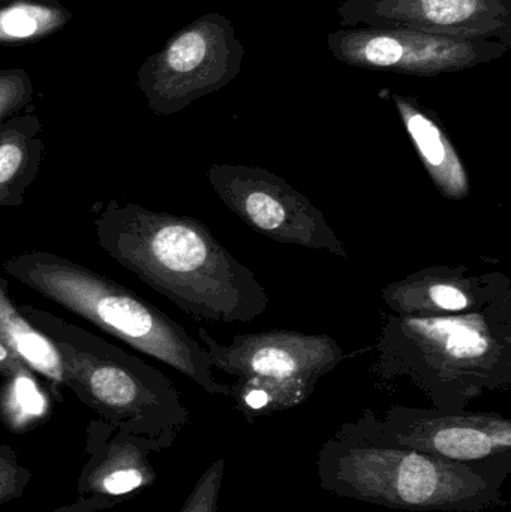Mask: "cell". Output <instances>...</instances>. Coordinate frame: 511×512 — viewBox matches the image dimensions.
<instances>
[{"label": "cell", "mask_w": 511, "mask_h": 512, "mask_svg": "<svg viewBox=\"0 0 511 512\" xmlns=\"http://www.w3.org/2000/svg\"><path fill=\"white\" fill-rule=\"evenodd\" d=\"M164 439L132 435L93 418L86 429L87 460L78 477V498L104 499L116 505L131 501L158 480L150 457L173 447Z\"/></svg>", "instance_id": "10"}, {"label": "cell", "mask_w": 511, "mask_h": 512, "mask_svg": "<svg viewBox=\"0 0 511 512\" xmlns=\"http://www.w3.org/2000/svg\"><path fill=\"white\" fill-rule=\"evenodd\" d=\"M224 474L225 459L215 460L198 478L179 512H218Z\"/></svg>", "instance_id": "18"}, {"label": "cell", "mask_w": 511, "mask_h": 512, "mask_svg": "<svg viewBox=\"0 0 511 512\" xmlns=\"http://www.w3.org/2000/svg\"><path fill=\"white\" fill-rule=\"evenodd\" d=\"M11 102L5 101V99H0V119H2L3 116H5L6 111L11 108Z\"/></svg>", "instance_id": "23"}, {"label": "cell", "mask_w": 511, "mask_h": 512, "mask_svg": "<svg viewBox=\"0 0 511 512\" xmlns=\"http://www.w3.org/2000/svg\"><path fill=\"white\" fill-rule=\"evenodd\" d=\"M0 336L18 360L50 384L53 396L62 400L65 388L62 358L54 343L18 309L9 294L8 282L0 276Z\"/></svg>", "instance_id": "14"}, {"label": "cell", "mask_w": 511, "mask_h": 512, "mask_svg": "<svg viewBox=\"0 0 511 512\" xmlns=\"http://www.w3.org/2000/svg\"><path fill=\"white\" fill-rule=\"evenodd\" d=\"M212 44L204 33L192 30L179 36L167 51V65L180 75L195 74L209 62Z\"/></svg>", "instance_id": "17"}, {"label": "cell", "mask_w": 511, "mask_h": 512, "mask_svg": "<svg viewBox=\"0 0 511 512\" xmlns=\"http://www.w3.org/2000/svg\"><path fill=\"white\" fill-rule=\"evenodd\" d=\"M42 152L36 126L27 122L0 126V209L23 206L41 171Z\"/></svg>", "instance_id": "15"}, {"label": "cell", "mask_w": 511, "mask_h": 512, "mask_svg": "<svg viewBox=\"0 0 511 512\" xmlns=\"http://www.w3.org/2000/svg\"><path fill=\"white\" fill-rule=\"evenodd\" d=\"M51 399L38 375L21 369L0 385V421L12 433H26L50 418Z\"/></svg>", "instance_id": "16"}, {"label": "cell", "mask_w": 511, "mask_h": 512, "mask_svg": "<svg viewBox=\"0 0 511 512\" xmlns=\"http://www.w3.org/2000/svg\"><path fill=\"white\" fill-rule=\"evenodd\" d=\"M32 480V472L21 465L17 451L0 444V505L20 499Z\"/></svg>", "instance_id": "19"}, {"label": "cell", "mask_w": 511, "mask_h": 512, "mask_svg": "<svg viewBox=\"0 0 511 512\" xmlns=\"http://www.w3.org/2000/svg\"><path fill=\"white\" fill-rule=\"evenodd\" d=\"M338 438L420 451L456 462H479L511 453V421L497 412H443L396 405L372 409L336 432Z\"/></svg>", "instance_id": "7"}, {"label": "cell", "mask_w": 511, "mask_h": 512, "mask_svg": "<svg viewBox=\"0 0 511 512\" xmlns=\"http://www.w3.org/2000/svg\"><path fill=\"white\" fill-rule=\"evenodd\" d=\"M2 27L6 35L27 38L36 32L38 24L23 9H12V11L6 12L5 17L2 18Z\"/></svg>", "instance_id": "20"}, {"label": "cell", "mask_w": 511, "mask_h": 512, "mask_svg": "<svg viewBox=\"0 0 511 512\" xmlns=\"http://www.w3.org/2000/svg\"><path fill=\"white\" fill-rule=\"evenodd\" d=\"M375 351L371 375L378 381H407L437 411H467L483 394L511 388V292L461 315L381 312Z\"/></svg>", "instance_id": "2"}, {"label": "cell", "mask_w": 511, "mask_h": 512, "mask_svg": "<svg viewBox=\"0 0 511 512\" xmlns=\"http://www.w3.org/2000/svg\"><path fill=\"white\" fill-rule=\"evenodd\" d=\"M93 212L99 248L192 318L245 324L269 307L260 280L203 222L117 200Z\"/></svg>", "instance_id": "1"}, {"label": "cell", "mask_w": 511, "mask_h": 512, "mask_svg": "<svg viewBox=\"0 0 511 512\" xmlns=\"http://www.w3.org/2000/svg\"><path fill=\"white\" fill-rule=\"evenodd\" d=\"M24 367L26 366L18 360L17 355L9 349L3 337L0 336V378H9Z\"/></svg>", "instance_id": "22"}, {"label": "cell", "mask_w": 511, "mask_h": 512, "mask_svg": "<svg viewBox=\"0 0 511 512\" xmlns=\"http://www.w3.org/2000/svg\"><path fill=\"white\" fill-rule=\"evenodd\" d=\"M18 309L54 343L65 388L98 418L122 432L176 442L189 424V411L161 370L47 310L32 304Z\"/></svg>", "instance_id": "5"}, {"label": "cell", "mask_w": 511, "mask_h": 512, "mask_svg": "<svg viewBox=\"0 0 511 512\" xmlns=\"http://www.w3.org/2000/svg\"><path fill=\"white\" fill-rule=\"evenodd\" d=\"M198 339L213 369L237 378V384L258 388L269 397L270 411H288L305 403L318 382L348 358L327 334H305L287 328L239 334L218 342L206 328Z\"/></svg>", "instance_id": "6"}, {"label": "cell", "mask_w": 511, "mask_h": 512, "mask_svg": "<svg viewBox=\"0 0 511 512\" xmlns=\"http://www.w3.org/2000/svg\"><path fill=\"white\" fill-rule=\"evenodd\" d=\"M113 507L114 505L111 504V502L96 498V496H90V498L84 499L77 498V501L63 505V507L50 512H102L110 510V508Z\"/></svg>", "instance_id": "21"}, {"label": "cell", "mask_w": 511, "mask_h": 512, "mask_svg": "<svg viewBox=\"0 0 511 512\" xmlns=\"http://www.w3.org/2000/svg\"><path fill=\"white\" fill-rule=\"evenodd\" d=\"M207 179L219 200L249 228L281 245L348 259L323 212L282 177L261 167L213 164Z\"/></svg>", "instance_id": "8"}, {"label": "cell", "mask_w": 511, "mask_h": 512, "mask_svg": "<svg viewBox=\"0 0 511 512\" xmlns=\"http://www.w3.org/2000/svg\"><path fill=\"white\" fill-rule=\"evenodd\" d=\"M2 268L36 294L182 373L206 393L233 396V388L213 375L206 348L183 325L113 279L42 251L14 256Z\"/></svg>", "instance_id": "4"}, {"label": "cell", "mask_w": 511, "mask_h": 512, "mask_svg": "<svg viewBox=\"0 0 511 512\" xmlns=\"http://www.w3.org/2000/svg\"><path fill=\"white\" fill-rule=\"evenodd\" d=\"M320 487L339 498L413 512H485L507 507L511 453L456 462L420 451L333 436L317 456Z\"/></svg>", "instance_id": "3"}, {"label": "cell", "mask_w": 511, "mask_h": 512, "mask_svg": "<svg viewBox=\"0 0 511 512\" xmlns=\"http://www.w3.org/2000/svg\"><path fill=\"white\" fill-rule=\"evenodd\" d=\"M485 44L407 30L335 33L330 48L351 65L386 68L405 74L431 75L468 68L486 60Z\"/></svg>", "instance_id": "9"}, {"label": "cell", "mask_w": 511, "mask_h": 512, "mask_svg": "<svg viewBox=\"0 0 511 512\" xmlns=\"http://www.w3.org/2000/svg\"><path fill=\"white\" fill-rule=\"evenodd\" d=\"M511 292L501 271L476 273L465 265H432L381 289L390 313L401 318H437L479 312Z\"/></svg>", "instance_id": "11"}, {"label": "cell", "mask_w": 511, "mask_h": 512, "mask_svg": "<svg viewBox=\"0 0 511 512\" xmlns=\"http://www.w3.org/2000/svg\"><path fill=\"white\" fill-rule=\"evenodd\" d=\"M348 21L380 30H407L476 39L500 30L510 18L503 0H353Z\"/></svg>", "instance_id": "12"}, {"label": "cell", "mask_w": 511, "mask_h": 512, "mask_svg": "<svg viewBox=\"0 0 511 512\" xmlns=\"http://www.w3.org/2000/svg\"><path fill=\"white\" fill-rule=\"evenodd\" d=\"M393 99L420 161L437 191L447 200H465L471 191L467 168L443 126L417 102L398 95Z\"/></svg>", "instance_id": "13"}]
</instances>
